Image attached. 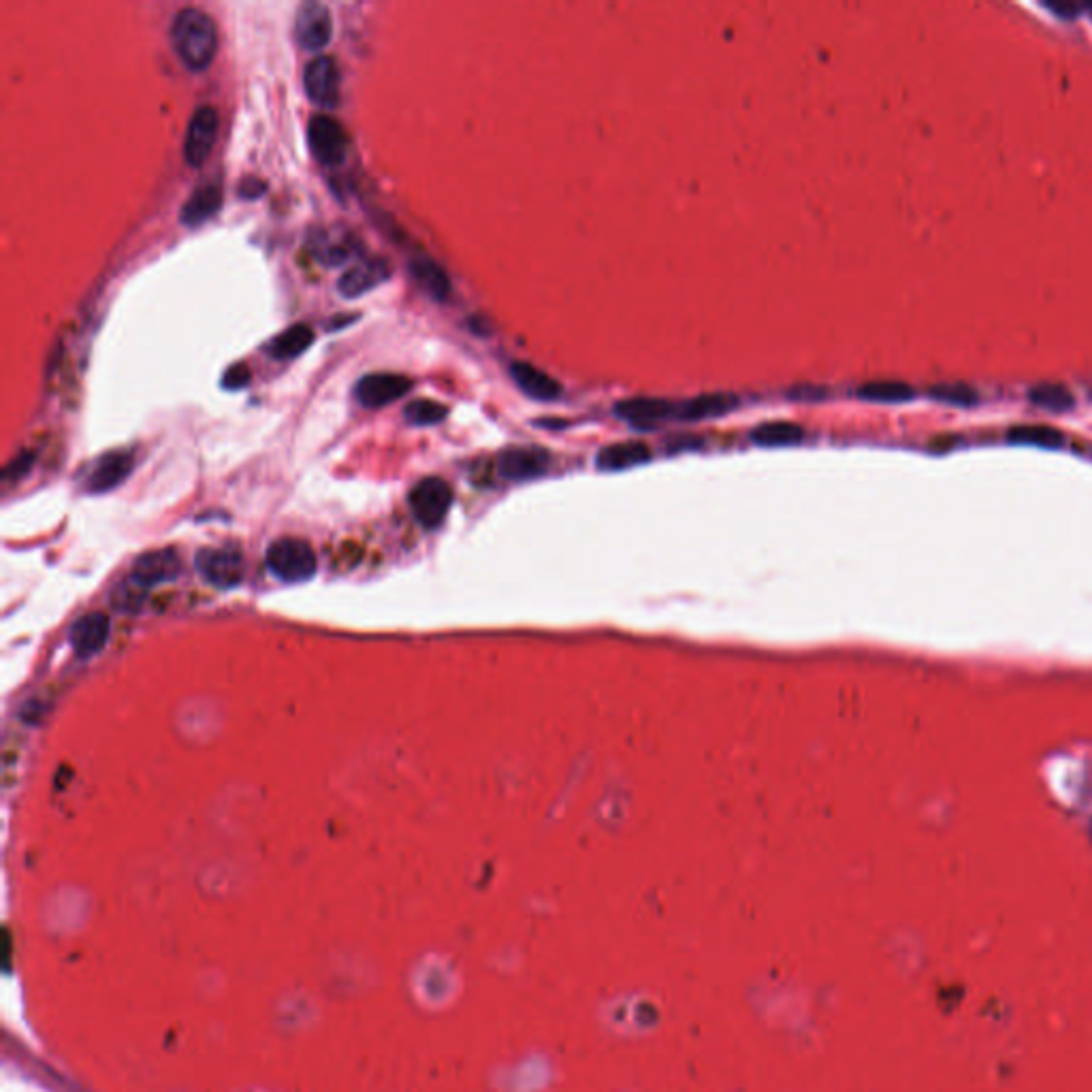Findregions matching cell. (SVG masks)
Returning <instances> with one entry per match:
<instances>
[{"instance_id":"cell-1","label":"cell","mask_w":1092,"mask_h":1092,"mask_svg":"<svg viewBox=\"0 0 1092 1092\" xmlns=\"http://www.w3.org/2000/svg\"><path fill=\"white\" fill-rule=\"evenodd\" d=\"M173 52L193 73L210 68L218 52V26L210 13L196 7H184L169 28Z\"/></svg>"},{"instance_id":"cell-2","label":"cell","mask_w":1092,"mask_h":1092,"mask_svg":"<svg viewBox=\"0 0 1092 1092\" xmlns=\"http://www.w3.org/2000/svg\"><path fill=\"white\" fill-rule=\"evenodd\" d=\"M267 565L284 583L310 581L319 570V559L310 542L301 538H280L267 549Z\"/></svg>"},{"instance_id":"cell-3","label":"cell","mask_w":1092,"mask_h":1092,"mask_svg":"<svg viewBox=\"0 0 1092 1092\" xmlns=\"http://www.w3.org/2000/svg\"><path fill=\"white\" fill-rule=\"evenodd\" d=\"M453 489L451 484L438 476H429L412 486L408 495L410 510L414 519L419 521L425 530L440 528L442 521L449 514L453 506Z\"/></svg>"},{"instance_id":"cell-4","label":"cell","mask_w":1092,"mask_h":1092,"mask_svg":"<svg viewBox=\"0 0 1092 1092\" xmlns=\"http://www.w3.org/2000/svg\"><path fill=\"white\" fill-rule=\"evenodd\" d=\"M195 565L205 583L216 589H233L244 581V555L235 546H212L196 553Z\"/></svg>"},{"instance_id":"cell-5","label":"cell","mask_w":1092,"mask_h":1092,"mask_svg":"<svg viewBox=\"0 0 1092 1092\" xmlns=\"http://www.w3.org/2000/svg\"><path fill=\"white\" fill-rule=\"evenodd\" d=\"M307 143H310L316 161L326 167H337L346 161L351 142L344 126L335 117L319 114L307 124Z\"/></svg>"},{"instance_id":"cell-6","label":"cell","mask_w":1092,"mask_h":1092,"mask_svg":"<svg viewBox=\"0 0 1092 1092\" xmlns=\"http://www.w3.org/2000/svg\"><path fill=\"white\" fill-rule=\"evenodd\" d=\"M218 128H221L218 109L212 105L196 107V112L193 114L191 120H188L186 137H184V161L188 165L195 169L205 165L216 145Z\"/></svg>"},{"instance_id":"cell-7","label":"cell","mask_w":1092,"mask_h":1092,"mask_svg":"<svg viewBox=\"0 0 1092 1092\" xmlns=\"http://www.w3.org/2000/svg\"><path fill=\"white\" fill-rule=\"evenodd\" d=\"M333 17L321 3H303L295 17V39L305 52H321L331 43Z\"/></svg>"},{"instance_id":"cell-8","label":"cell","mask_w":1092,"mask_h":1092,"mask_svg":"<svg viewBox=\"0 0 1092 1092\" xmlns=\"http://www.w3.org/2000/svg\"><path fill=\"white\" fill-rule=\"evenodd\" d=\"M305 94L314 105L333 109L340 103V71L331 56H316L303 73Z\"/></svg>"},{"instance_id":"cell-9","label":"cell","mask_w":1092,"mask_h":1092,"mask_svg":"<svg viewBox=\"0 0 1092 1092\" xmlns=\"http://www.w3.org/2000/svg\"><path fill=\"white\" fill-rule=\"evenodd\" d=\"M410 389L412 380L402 374H367L356 382L354 397L365 408H384V405L402 400L405 393H410Z\"/></svg>"},{"instance_id":"cell-10","label":"cell","mask_w":1092,"mask_h":1092,"mask_svg":"<svg viewBox=\"0 0 1092 1092\" xmlns=\"http://www.w3.org/2000/svg\"><path fill=\"white\" fill-rule=\"evenodd\" d=\"M389 275L391 270L384 258H365V261L356 263L349 272L342 273L337 280V291L344 299H359V297L378 289L380 284L389 280Z\"/></svg>"},{"instance_id":"cell-11","label":"cell","mask_w":1092,"mask_h":1092,"mask_svg":"<svg viewBox=\"0 0 1092 1092\" xmlns=\"http://www.w3.org/2000/svg\"><path fill=\"white\" fill-rule=\"evenodd\" d=\"M551 465V455L538 446H512L506 449L498 459V470L508 481H530L546 472Z\"/></svg>"},{"instance_id":"cell-12","label":"cell","mask_w":1092,"mask_h":1092,"mask_svg":"<svg viewBox=\"0 0 1092 1092\" xmlns=\"http://www.w3.org/2000/svg\"><path fill=\"white\" fill-rule=\"evenodd\" d=\"M182 574V558L177 555V551L173 549H163V551H152V553H145L133 563V574L131 577L139 583L143 585L145 589L156 587V585H163L177 579Z\"/></svg>"},{"instance_id":"cell-13","label":"cell","mask_w":1092,"mask_h":1092,"mask_svg":"<svg viewBox=\"0 0 1092 1092\" xmlns=\"http://www.w3.org/2000/svg\"><path fill=\"white\" fill-rule=\"evenodd\" d=\"M109 632H112V623L103 612H91L79 617L71 630H68V642L75 651L77 658H92L98 651H103L107 644Z\"/></svg>"},{"instance_id":"cell-14","label":"cell","mask_w":1092,"mask_h":1092,"mask_svg":"<svg viewBox=\"0 0 1092 1092\" xmlns=\"http://www.w3.org/2000/svg\"><path fill=\"white\" fill-rule=\"evenodd\" d=\"M133 465V455L126 451H112L103 455L94 463L91 476H88L86 489L91 493H107L116 489V486H120L131 476Z\"/></svg>"},{"instance_id":"cell-15","label":"cell","mask_w":1092,"mask_h":1092,"mask_svg":"<svg viewBox=\"0 0 1092 1092\" xmlns=\"http://www.w3.org/2000/svg\"><path fill=\"white\" fill-rule=\"evenodd\" d=\"M310 250L316 261L326 267H340L349 263L352 254L359 250L354 237L340 228H323L310 240Z\"/></svg>"},{"instance_id":"cell-16","label":"cell","mask_w":1092,"mask_h":1092,"mask_svg":"<svg viewBox=\"0 0 1092 1092\" xmlns=\"http://www.w3.org/2000/svg\"><path fill=\"white\" fill-rule=\"evenodd\" d=\"M674 410L677 408L670 402L655 400V397H632V400H623L614 405V414L619 419L632 423L634 427H642V429L666 421Z\"/></svg>"},{"instance_id":"cell-17","label":"cell","mask_w":1092,"mask_h":1092,"mask_svg":"<svg viewBox=\"0 0 1092 1092\" xmlns=\"http://www.w3.org/2000/svg\"><path fill=\"white\" fill-rule=\"evenodd\" d=\"M510 376L512 380L516 382V386L525 393L530 395L532 400H540V402H553V400H559L563 389L561 384L551 378L549 374L538 370V367H533L532 363H525V361H516L510 365Z\"/></svg>"},{"instance_id":"cell-18","label":"cell","mask_w":1092,"mask_h":1092,"mask_svg":"<svg viewBox=\"0 0 1092 1092\" xmlns=\"http://www.w3.org/2000/svg\"><path fill=\"white\" fill-rule=\"evenodd\" d=\"M222 186L218 184H201L196 188V191L186 198V203L182 205V212H180V222L184 226H201L203 222L210 221L212 216H216L221 212L222 207Z\"/></svg>"},{"instance_id":"cell-19","label":"cell","mask_w":1092,"mask_h":1092,"mask_svg":"<svg viewBox=\"0 0 1092 1092\" xmlns=\"http://www.w3.org/2000/svg\"><path fill=\"white\" fill-rule=\"evenodd\" d=\"M651 459V449L644 442H617V444H611L607 449H602L598 453V463L600 470H607V472H619V470H628L634 468V465H640V463H647Z\"/></svg>"},{"instance_id":"cell-20","label":"cell","mask_w":1092,"mask_h":1092,"mask_svg":"<svg viewBox=\"0 0 1092 1092\" xmlns=\"http://www.w3.org/2000/svg\"><path fill=\"white\" fill-rule=\"evenodd\" d=\"M408 270L412 273V277L416 280V284L421 286V289L431 297L435 301H446L451 297V280L442 267L431 261L429 256H414Z\"/></svg>"},{"instance_id":"cell-21","label":"cell","mask_w":1092,"mask_h":1092,"mask_svg":"<svg viewBox=\"0 0 1092 1092\" xmlns=\"http://www.w3.org/2000/svg\"><path fill=\"white\" fill-rule=\"evenodd\" d=\"M739 405V400L728 393H707L698 395L693 400H688L677 408L679 419L683 421H702V419H715Z\"/></svg>"},{"instance_id":"cell-22","label":"cell","mask_w":1092,"mask_h":1092,"mask_svg":"<svg viewBox=\"0 0 1092 1092\" xmlns=\"http://www.w3.org/2000/svg\"><path fill=\"white\" fill-rule=\"evenodd\" d=\"M314 329L310 325L299 323L291 326V329H286L284 333H280L272 342V354L275 359L286 361V359H295V356L303 354L310 346L314 344Z\"/></svg>"},{"instance_id":"cell-23","label":"cell","mask_w":1092,"mask_h":1092,"mask_svg":"<svg viewBox=\"0 0 1092 1092\" xmlns=\"http://www.w3.org/2000/svg\"><path fill=\"white\" fill-rule=\"evenodd\" d=\"M858 397L869 402H881V403H898L909 402L916 397V389L911 384L900 380H875L867 382L856 389Z\"/></svg>"},{"instance_id":"cell-24","label":"cell","mask_w":1092,"mask_h":1092,"mask_svg":"<svg viewBox=\"0 0 1092 1092\" xmlns=\"http://www.w3.org/2000/svg\"><path fill=\"white\" fill-rule=\"evenodd\" d=\"M751 440L760 446H792L804 440V429L796 423H764L751 431Z\"/></svg>"},{"instance_id":"cell-25","label":"cell","mask_w":1092,"mask_h":1092,"mask_svg":"<svg viewBox=\"0 0 1092 1092\" xmlns=\"http://www.w3.org/2000/svg\"><path fill=\"white\" fill-rule=\"evenodd\" d=\"M1007 438L1016 444L1044 446V449H1060L1065 444V433L1050 425H1016L1009 429Z\"/></svg>"},{"instance_id":"cell-26","label":"cell","mask_w":1092,"mask_h":1092,"mask_svg":"<svg viewBox=\"0 0 1092 1092\" xmlns=\"http://www.w3.org/2000/svg\"><path fill=\"white\" fill-rule=\"evenodd\" d=\"M1028 400L1035 405H1041V408H1048L1052 412H1065L1069 408H1074L1076 403V397L1071 395L1067 386L1054 382L1032 386L1028 391Z\"/></svg>"},{"instance_id":"cell-27","label":"cell","mask_w":1092,"mask_h":1092,"mask_svg":"<svg viewBox=\"0 0 1092 1092\" xmlns=\"http://www.w3.org/2000/svg\"><path fill=\"white\" fill-rule=\"evenodd\" d=\"M405 421L414 427H429L442 423L449 416V408L433 400H414L403 412Z\"/></svg>"},{"instance_id":"cell-28","label":"cell","mask_w":1092,"mask_h":1092,"mask_svg":"<svg viewBox=\"0 0 1092 1092\" xmlns=\"http://www.w3.org/2000/svg\"><path fill=\"white\" fill-rule=\"evenodd\" d=\"M145 598H147V589L143 585H139L133 577H128L112 591V607L122 612H137L142 611Z\"/></svg>"},{"instance_id":"cell-29","label":"cell","mask_w":1092,"mask_h":1092,"mask_svg":"<svg viewBox=\"0 0 1092 1092\" xmlns=\"http://www.w3.org/2000/svg\"><path fill=\"white\" fill-rule=\"evenodd\" d=\"M928 395L932 400L954 403V405H973L977 402V393L971 386L962 382H943L928 386Z\"/></svg>"},{"instance_id":"cell-30","label":"cell","mask_w":1092,"mask_h":1092,"mask_svg":"<svg viewBox=\"0 0 1092 1092\" xmlns=\"http://www.w3.org/2000/svg\"><path fill=\"white\" fill-rule=\"evenodd\" d=\"M252 380V372L246 363H233L222 376V389L226 391H240L246 389Z\"/></svg>"},{"instance_id":"cell-31","label":"cell","mask_w":1092,"mask_h":1092,"mask_svg":"<svg viewBox=\"0 0 1092 1092\" xmlns=\"http://www.w3.org/2000/svg\"><path fill=\"white\" fill-rule=\"evenodd\" d=\"M33 461H35V455H33V453H24V455H19V456H17V459H13L12 463H9V465H7V468H5V474H3V479H5L7 482H9V481H15V479H19V476H24V474H26L28 470H31Z\"/></svg>"},{"instance_id":"cell-32","label":"cell","mask_w":1092,"mask_h":1092,"mask_svg":"<svg viewBox=\"0 0 1092 1092\" xmlns=\"http://www.w3.org/2000/svg\"><path fill=\"white\" fill-rule=\"evenodd\" d=\"M267 191V184L263 180H258V177L250 175V177H244L242 184H240V195L246 198V201H254V198L263 196Z\"/></svg>"},{"instance_id":"cell-33","label":"cell","mask_w":1092,"mask_h":1092,"mask_svg":"<svg viewBox=\"0 0 1092 1092\" xmlns=\"http://www.w3.org/2000/svg\"><path fill=\"white\" fill-rule=\"evenodd\" d=\"M1044 7H1048L1052 13H1056L1060 17H1076L1081 12H1086L1090 5H1086V3H1065V0H1060V3H1048V0H1046Z\"/></svg>"},{"instance_id":"cell-34","label":"cell","mask_w":1092,"mask_h":1092,"mask_svg":"<svg viewBox=\"0 0 1092 1092\" xmlns=\"http://www.w3.org/2000/svg\"><path fill=\"white\" fill-rule=\"evenodd\" d=\"M41 713H45L43 704H39V702L33 698L31 702H26L24 707H22V719L28 721V723H39V719H41Z\"/></svg>"}]
</instances>
